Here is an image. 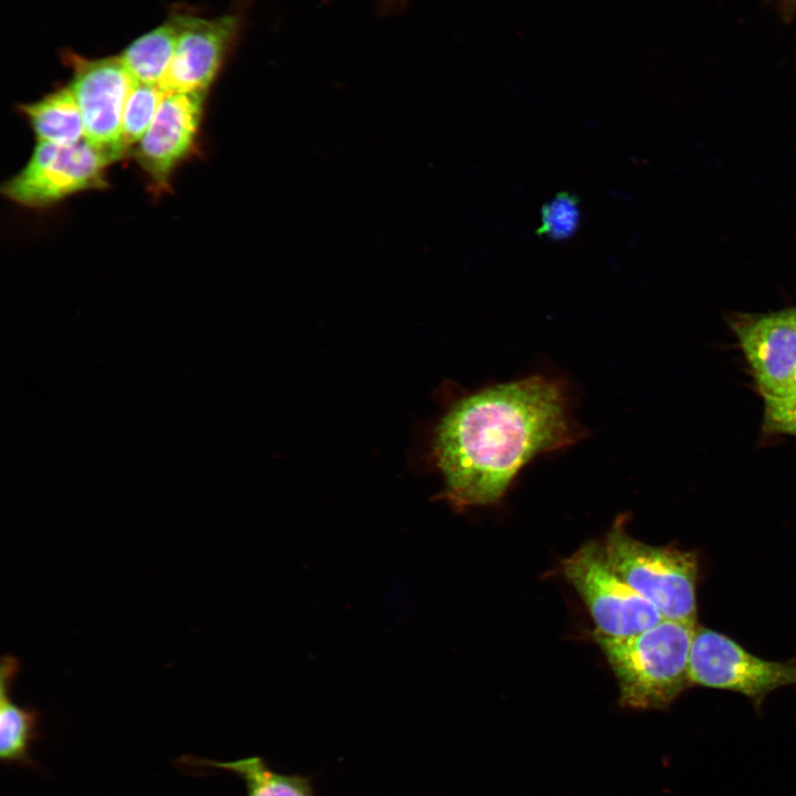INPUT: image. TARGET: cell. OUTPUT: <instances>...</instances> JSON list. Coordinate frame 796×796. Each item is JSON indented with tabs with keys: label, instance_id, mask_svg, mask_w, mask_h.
<instances>
[{
	"label": "cell",
	"instance_id": "52a82bcc",
	"mask_svg": "<svg viewBox=\"0 0 796 796\" xmlns=\"http://www.w3.org/2000/svg\"><path fill=\"white\" fill-rule=\"evenodd\" d=\"M73 77L70 85L84 124L85 140L111 161L125 153L122 122L134 83L119 56L98 60L67 54Z\"/></svg>",
	"mask_w": 796,
	"mask_h": 796
},
{
	"label": "cell",
	"instance_id": "3957f363",
	"mask_svg": "<svg viewBox=\"0 0 796 796\" xmlns=\"http://www.w3.org/2000/svg\"><path fill=\"white\" fill-rule=\"evenodd\" d=\"M615 570L663 619L696 622L698 557L675 547L652 546L632 537L621 516L603 542Z\"/></svg>",
	"mask_w": 796,
	"mask_h": 796
},
{
	"label": "cell",
	"instance_id": "277c9868",
	"mask_svg": "<svg viewBox=\"0 0 796 796\" xmlns=\"http://www.w3.org/2000/svg\"><path fill=\"white\" fill-rule=\"evenodd\" d=\"M563 575L585 604L595 631L625 638L654 626L663 618L610 565L603 543L589 542L562 563Z\"/></svg>",
	"mask_w": 796,
	"mask_h": 796
},
{
	"label": "cell",
	"instance_id": "ac0fdd59",
	"mask_svg": "<svg viewBox=\"0 0 796 796\" xmlns=\"http://www.w3.org/2000/svg\"><path fill=\"white\" fill-rule=\"evenodd\" d=\"M785 396H796V367L794 369V373H793V376H792V379H790V383H789V386H788L786 392L779 397H785Z\"/></svg>",
	"mask_w": 796,
	"mask_h": 796
},
{
	"label": "cell",
	"instance_id": "9c48e42d",
	"mask_svg": "<svg viewBox=\"0 0 796 796\" xmlns=\"http://www.w3.org/2000/svg\"><path fill=\"white\" fill-rule=\"evenodd\" d=\"M174 19L178 25L177 44L159 87L165 93L205 92L238 32V18L177 14Z\"/></svg>",
	"mask_w": 796,
	"mask_h": 796
},
{
	"label": "cell",
	"instance_id": "5bb4252c",
	"mask_svg": "<svg viewBox=\"0 0 796 796\" xmlns=\"http://www.w3.org/2000/svg\"><path fill=\"white\" fill-rule=\"evenodd\" d=\"M201 763L240 777L244 783L247 796H316L310 776L275 771L260 756L232 762L202 761Z\"/></svg>",
	"mask_w": 796,
	"mask_h": 796
},
{
	"label": "cell",
	"instance_id": "d6986e66",
	"mask_svg": "<svg viewBox=\"0 0 796 796\" xmlns=\"http://www.w3.org/2000/svg\"><path fill=\"white\" fill-rule=\"evenodd\" d=\"M796 310V308H795Z\"/></svg>",
	"mask_w": 796,
	"mask_h": 796
},
{
	"label": "cell",
	"instance_id": "ba28073f",
	"mask_svg": "<svg viewBox=\"0 0 796 796\" xmlns=\"http://www.w3.org/2000/svg\"><path fill=\"white\" fill-rule=\"evenodd\" d=\"M762 397L783 396L796 367V310L729 317Z\"/></svg>",
	"mask_w": 796,
	"mask_h": 796
},
{
	"label": "cell",
	"instance_id": "8fae6325",
	"mask_svg": "<svg viewBox=\"0 0 796 796\" xmlns=\"http://www.w3.org/2000/svg\"><path fill=\"white\" fill-rule=\"evenodd\" d=\"M20 669L19 660L2 656L0 664V757L7 764L34 765L30 757L32 742L40 737L38 710L13 702L11 684Z\"/></svg>",
	"mask_w": 796,
	"mask_h": 796
},
{
	"label": "cell",
	"instance_id": "8992f818",
	"mask_svg": "<svg viewBox=\"0 0 796 796\" xmlns=\"http://www.w3.org/2000/svg\"><path fill=\"white\" fill-rule=\"evenodd\" d=\"M111 160L85 139L74 145L39 142L27 166L8 180L2 192L28 207H45L105 182Z\"/></svg>",
	"mask_w": 796,
	"mask_h": 796
},
{
	"label": "cell",
	"instance_id": "5b68a950",
	"mask_svg": "<svg viewBox=\"0 0 796 796\" xmlns=\"http://www.w3.org/2000/svg\"><path fill=\"white\" fill-rule=\"evenodd\" d=\"M689 667L692 685L741 693L756 708L769 692L796 685V659L764 660L729 636L700 626L694 631Z\"/></svg>",
	"mask_w": 796,
	"mask_h": 796
},
{
	"label": "cell",
	"instance_id": "7a4b0ae2",
	"mask_svg": "<svg viewBox=\"0 0 796 796\" xmlns=\"http://www.w3.org/2000/svg\"><path fill=\"white\" fill-rule=\"evenodd\" d=\"M696 626V622L662 619L625 638L594 632L617 680L621 706L666 709L692 687L689 659Z\"/></svg>",
	"mask_w": 796,
	"mask_h": 796
},
{
	"label": "cell",
	"instance_id": "7c38bea8",
	"mask_svg": "<svg viewBox=\"0 0 796 796\" xmlns=\"http://www.w3.org/2000/svg\"><path fill=\"white\" fill-rule=\"evenodd\" d=\"M39 142L74 145L85 139L84 124L71 87L21 106Z\"/></svg>",
	"mask_w": 796,
	"mask_h": 796
},
{
	"label": "cell",
	"instance_id": "e0dca14e",
	"mask_svg": "<svg viewBox=\"0 0 796 796\" xmlns=\"http://www.w3.org/2000/svg\"><path fill=\"white\" fill-rule=\"evenodd\" d=\"M763 429L796 437V396L763 397Z\"/></svg>",
	"mask_w": 796,
	"mask_h": 796
},
{
	"label": "cell",
	"instance_id": "4fadbf2b",
	"mask_svg": "<svg viewBox=\"0 0 796 796\" xmlns=\"http://www.w3.org/2000/svg\"><path fill=\"white\" fill-rule=\"evenodd\" d=\"M177 39L178 25L172 17L134 41L119 57L136 82L159 85L171 63Z\"/></svg>",
	"mask_w": 796,
	"mask_h": 796
},
{
	"label": "cell",
	"instance_id": "9a60e30c",
	"mask_svg": "<svg viewBox=\"0 0 796 796\" xmlns=\"http://www.w3.org/2000/svg\"><path fill=\"white\" fill-rule=\"evenodd\" d=\"M165 94L159 85L134 81L123 113L122 142L125 149L143 138Z\"/></svg>",
	"mask_w": 796,
	"mask_h": 796
},
{
	"label": "cell",
	"instance_id": "30bf717a",
	"mask_svg": "<svg viewBox=\"0 0 796 796\" xmlns=\"http://www.w3.org/2000/svg\"><path fill=\"white\" fill-rule=\"evenodd\" d=\"M205 92L166 93L135 156L158 187L192 146L202 115Z\"/></svg>",
	"mask_w": 796,
	"mask_h": 796
},
{
	"label": "cell",
	"instance_id": "6da1fadb",
	"mask_svg": "<svg viewBox=\"0 0 796 796\" xmlns=\"http://www.w3.org/2000/svg\"><path fill=\"white\" fill-rule=\"evenodd\" d=\"M565 380L532 375L455 400L440 419L432 453L442 498L458 510L501 501L536 457L582 440Z\"/></svg>",
	"mask_w": 796,
	"mask_h": 796
},
{
	"label": "cell",
	"instance_id": "2e32d148",
	"mask_svg": "<svg viewBox=\"0 0 796 796\" xmlns=\"http://www.w3.org/2000/svg\"><path fill=\"white\" fill-rule=\"evenodd\" d=\"M580 223L578 198L568 191L557 192L541 209L537 233L555 241L570 239Z\"/></svg>",
	"mask_w": 796,
	"mask_h": 796
}]
</instances>
